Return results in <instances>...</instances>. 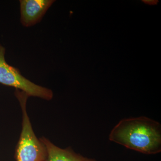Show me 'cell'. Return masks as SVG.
Listing matches in <instances>:
<instances>
[{
	"label": "cell",
	"instance_id": "277c9868",
	"mask_svg": "<svg viewBox=\"0 0 161 161\" xmlns=\"http://www.w3.org/2000/svg\"><path fill=\"white\" fill-rule=\"evenodd\" d=\"M21 23L31 27L40 23L54 0H20Z\"/></svg>",
	"mask_w": 161,
	"mask_h": 161
},
{
	"label": "cell",
	"instance_id": "3957f363",
	"mask_svg": "<svg viewBox=\"0 0 161 161\" xmlns=\"http://www.w3.org/2000/svg\"><path fill=\"white\" fill-rule=\"evenodd\" d=\"M6 48L0 44V83L25 92L28 96L51 100L52 90L36 84L21 75L19 70L9 65L5 59Z\"/></svg>",
	"mask_w": 161,
	"mask_h": 161
},
{
	"label": "cell",
	"instance_id": "6da1fadb",
	"mask_svg": "<svg viewBox=\"0 0 161 161\" xmlns=\"http://www.w3.org/2000/svg\"><path fill=\"white\" fill-rule=\"evenodd\" d=\"M110 141L146 154L161 151V127L158 122L145 116L125 119L114 127Z\"/></svg>",
	"mask_w": 161,
	"mask_h": 161
},
{
	"label": "cell",
	"instance_id": "5b68a950",
	"mask_svg": "<svg viewBox=\"0 0 161 161\" xmlns=\"http://www.w3.org/2000/svg\"><path fill=\"white\" fill-rule=\"evenodd\" d=\"M40 139L46 147L47 161H97L95 159L85 157L76 153L71 147L61 149L45 137H42Z\"/></svg>",
	"mask_w": 161,
	"mask_h": 161
},
{
	"label": "cell",
	"instance_id": "7a4b0ae2",
	"mask_svg": "<svg viewBox=\"0 0 161 161\" xmlns=\"http://www.w3.org/2000/svg\"><path fill=\"white\" fill-rule=\"evenodd\" d=\"M16 97L22 111V129L15 150L16 161H47V152L44 144L35 135L26 111L29 96L25 92L16 89Z\"/></svg>",
	"mask_w": 161,
	"mask_h": 161
}]
</instances>
